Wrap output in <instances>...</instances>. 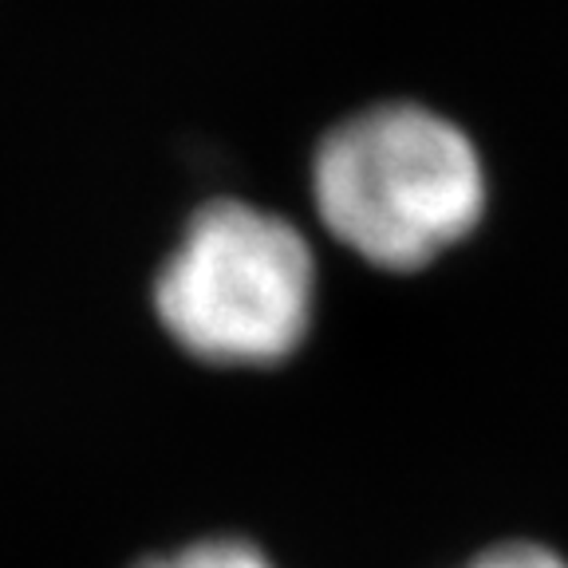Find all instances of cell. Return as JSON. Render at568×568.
Instances as JSON below:
<instances>
[{
  "mask_svg": "<svg viewBox=\"0 0 568 568\" xmlns=\"http://www.w3.org/2000/svg\"><path fill=\"white\" fill-rule=\"evenodd\" d=\"M312 205L355 257L410 273L478 225L486 170L478 146L450 119L418 103H383L320 139Z\"/></svg>",
  "mask_w": 568,
  "mask_h": 568,
  "instance_id": "cell-1",
  "label": "cell"
},
{
  "mask_svg": "<svg viewBox=\"0 0 568 568\" xmlns=\"http://www.w3.org/2000/svg\"><path fill=\"white\" fill-rule=\"evenodd\" d=\"M316 253L288 217L213 197L186 217L151 281L162 336L205 367H276L316 320Z\"/></svg>",
  "mask_w": 568,
  "mask_h": 568,
  "instance_id": "cell-2",
  "label": "cell"
},
{
  "mask_svg": "<svg viewBox=\"0 0 568 568\" xmlns=\"http://www.w3.org/2000/svg\"><path fill=\"white\" fill-rule=\"evenodd\" d=\"M450 568H568V552L541 537H497Z\"/></svg>",
  "mask_w": 568,
  "mask_h": 568,
  "instance_id": "cell-4",
  "label": "cell"
},
{
  "mask_svg": "<svg viewBox=\"0 0 568 568\" xmlns=\"http://www.w3.org/2000/svg\"><path fill=\"white\" fill-rule=\"evenodd\" d=\"M134 568H276L265 552L245 537H205V541L182 545L166 557H151Z\"/></svg>",
  "mask_w": 568,
  "mask_h": 568,
  "instance_id": "cell-3",
  "label": "cell"
}]
</instances>
